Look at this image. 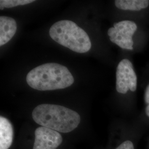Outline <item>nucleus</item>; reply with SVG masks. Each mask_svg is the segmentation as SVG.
<instances>
[{
	"instance_id": "f257e3e1",
	"label": "nucleus",
	"mask_w": 149,
	"mask_h": 149,
	"mask_svg": "<svg viewBox=\"0 0 149 149\" xmlns=\"http://www.w3.org/2000/svg\"><path fill=\"white\" fill-rule=\"evenodd\" d=\"M32 118L42 127L63 133L73 131L81 122L78 113L66 107L53 104L38 105L32 112Z\"/></svg>"
},
{
	"instance_id": "f03ea898",
	"label": "nucleus",
	"mask_w": 149,
	"mask_h": 149,
	"mask_svg": "<svg viewBox=\"0 0 149 149\" xmlns=\"http://www.w3.org/2000/svg\"><path fill=\"white\" fill-rule=\"evenodd\" d=\"M26 81L33 89L52 91L69 87L74 84V79L66 67L56 63H47L30 71Z\"/></svg>"
},
{
	"instance_id": "7ed1b4c3",
	"label": "nucleus",
	"mask_w": 149,
	"mask_h": 149,
	"mask_svg": "<svg viewBox=\"0 0 149 149\" xmlns=\"http://www.w3.org/2000/svg\"><path fill=\"white\" fill-rule=\"evenodd\" d=\"M49 35L56 42L76 53H87L91 48L87 33L71 21L56 22L50 28Z\"/></svg>"
},
{
	"instance_id": "20e7f679",
	"label": "nucleus",
	"mask_w": 149,
	"mask_h": 149,
	"mask_svg": "<svg viewBox=\"0 0 149 149\" xmlns=\"http://www.w3.org/2000/svg\"><path fill=\"white\" fill-rule=\"evenodd\" d=\"M137 29L136 24L131 21H123L115 23L114 27L108 31L110 40L124 49L133 50V36Z\"/></svg>"
},
{
	"instance_id": "39448f33",
	"label": "nucleus",
	"mask_w": 149,
	"mask_h": 149,
	"mask_svg": "<svg viewBox=\"0 0 149 149\" xmlns=\"http://www.w3.org/2000/svg\"><path fill=\"white\" fill-rule=\"evenodd\" d=\"M137 77L132 63L128 59H123L118 65L116 72V90L125 94L128 90H136Z\"/></svg>"
},
{
	"instance_id": "423d86ee",
	"label": "nucleus",
	"mask_w": 149,
	"mask_h": 149,
	"mask_svg": "<svg viewBox=\"0 0 149 149\" xmlns=\"http://www.w3.org/2000/svg\"><path fill=\"white\" fill-rule=\"evenodd\" d=\"M34 134L33 149H56L63 142L59 132L44 127L37 128Z\"/></svg>"
},
{
	"instance_id": "0eeeda50",
	"label": "nucleus",
	"mask_w": 149,
	"mask_h": 149,
	"mask_svg": "<svg viewBox=\"0 0 149 149\" xmlns=\"http://www.w3.org/2000/svg\"><path fill=\"white\" fill-rule=\"evenodd\" d=\"M17 28L16 21L9 17H0V46L8 43L15 36Z\"/></svg>"
},
{
	"instance_id": "6e6552de",
	"label": "nucleus",
	"mask_w": 149,
	"mask_h": 149,
	"mask_svg": "<svg viewBox=\"0 0 149 149\" xmlns=\"http://www.w3.org/2000/svg\"><path fill=\"white\" fill-rule=\"evenodd\" d=\"M13 139V128L10 120L0 117V149H9Z\"/></svg>"
},
{
	"instance_id": "1a4fd4ad",
	"label": "nucleus",
	"mask_w": 149,
	"mask_h": 149,
	"mask_svg": "<svg viewBox=\"0 0 149 149\" xmlns=\"http://www.w3.org/2000/svg\"><path fill=\"white\" fill-rule=\"evenodd\" d=\"M116 7L123 10L140 11L147 8L149 5L148 0H116Z\"/></svg>"
},
{
	"instance_id": "9d476101",
	"label": "nucleus",
	"mask_w": 149,
	"mask_h": 149,
	"mask_svg": "<svg viewBox=\"0 0 149 149\" xmlns=\"http://www.w3.org/2000/svg\"><path fill=\"white\" fill-rule=\"evenodd\" d=\"M34 0H1L0 10H2L5 8H12L18 6H23L31 3Z\"/></svg>"
},
{
	"instance_id": "9b49d317",
	"label": "nucleus",
	"mask_w": 149,
	"mask_h": 149,
	"mask_svg": "<svg viewBox=\"0 0 149 149\" xmlns=\"http://www.w3.org/2000/svg\"><path fill=\"white\" fill-rule=\"evenodd\" d=\"M116 149H134L133 143L130 140H127L120 144Z\"/></svg>"
},
{
	"instance_id": "f8f14e48",
	"label": "nucleus",
	"mask_w": 149,
	"mask_h": 149,
	"mask_svg": "<svg viewBox=\"0 0 149 149\" xmlns=\"http://www.w3.org/2000/svg\"><path fill=\"white\" fill-rule=\"evenodd\" d=\"M145 101L148 106L146 108V114L149 117V85L147 87L145 93Z\"/></svg>"
}]
</instances>
